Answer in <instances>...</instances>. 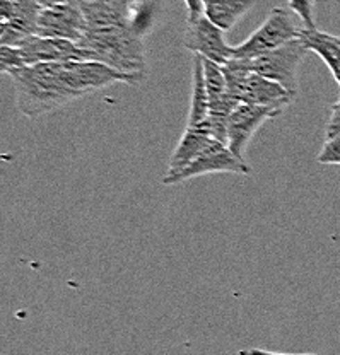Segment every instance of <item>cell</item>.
<instances>
[{
  "label": "cell",
  "instance_id": "ba28073f",
  "mask_svg": "<svg viewBox=\"0 0 340 355\" xmlns=\"http://www.w3.org/2000/svg\"><path fill=\"white\" fill-rule=\"evenodd\" d=\"M84 33L86 17L80 0H65L43 6L38 17V36L79 43L84 38Z\"/></svg>",
  "mask_w": 340,
  "mask_h": 355
},
{
  "label": "cell",
  "instance_id": "6da1fadb",
  "mask_svg": "<svg viewBox=\"0 0 340 355\" xmlns=\"http://www.w3.org/2000/svg\"><path fill=\"white\" fill-rule=\"evenodd\" d=\"M7 76L12 80L17 110L28 118L45 116L117 83L142 80L94 60L38 64L14 69Z\"/></svg>",
  "mask_w": 340,
  "mask_h": 355
},
{
  "label": "cell",
  "instance_id": "44dd1931",
  "mask_svg": "<svg viewBox=\"0 0 340 355\" xmlns=\"http://www.w3.org/2000/svg\"><path fill=\"white\" fill-rule=\"evenodd\" d=\"M239 355H316V354H279V352H271V350H264V349H248V350H241Z\"/></svg>",
  "mask_w": 340,
  "mask_h": 355
},
{
  "label": "cell",
  "instance_id": "52a82bcc",
  "mask_svg": "<svg viewBox=\"0 0 340 355\" xmlns=\"http://www.w3.org/2000/svg\"><path fill=\"white\" fill-rule=\"evenodd\" d=\"M210 173H232V175H250L251 168L248 162L239 159L231 153L226 144L212 139L209 146L202 150L187 168L171 176L162 178L164 184H176L182 181H188L192 178H198Z\"/></svg>",
  "mask_w": 340,
  "mask_h": 355
},
{
  "label": "cell",
  "instance_id": "ffe728a7",
  "mask_svg": "<svg viewBox=\"0 0 340 355\" xmlns=\"http://www.w3.org/2000/svg\"><path fill=\"white\" fill-rule=\"evenodd\" d=\"M185 6H187L188 17H195L204 14V0H183Z\"/></svg>",
  "mask_w": 340,
  "mask_h": 355
},
{
  "label": "cell",
  "instance_id": "603a6c76",
  "mask_svg": "<svg viewBox=\"0 0 340 355\" xmlns=\"http://www.w3.org/2000/svg\"><path fill=\"white\" fill-rule=\"evenodd\" d=\"M134 2H139V3H144V2H149V0H134Z\"/></svg>",
  "mask_w": 340,
  "mask_h": 355
},
{
  "label": "cell",
  "instance_id": "9a60e30c",
  "mask_svg": "<svg viewBox=\"0 0 340 355\" xmlns=\"http://www.w3.org/2000/svg\"><path fill=\"white\" fill-rule=\"evenodd\" d=\"M210 111L209 92H207L204 77V58L201 55H194V83H192L190 111H188L187 127H195L207 120Z\"/></svg>",
  "mask_w": 340,
  "mask_h": 355
},
{
  "label": "cell",
  "instance_id": "d6986e66",
  "mask_svg": "<svg viewBox=\"0 0 340 355\" xmlns=\"http://www.w3.org/2000/svg\"><path fill=\"white\" fill-rule=\"evenodd\" d=\"M325 133H327V139L339 135L340 133V98L337 103H334V105L330 106V118H328L327 121Z\"/></svg>",
  "mask_w": 340,
  "mask_h": 355
},
{
  "label": "cell",
  "instance_id": "277c9868",
  "mask_svg": "<svg viewBox=\"0 0 340 355\" xmlns=\"http://www.w3.org/2000/svg\"><path fill=\"white\" fill-rule=\"evenodd\" d=\"M223 70L228 80L229 92L239 103L272 106V108L284 111L296 99L280 84L250 70L241 58H231L226 65H223Z\"/></svg>",
  "mask_w": 340,
  "mask_h": 355
},
{
  "label": "cell",
  "instance_id": "4fadbf2b",
  "mask_svg": "<svg viewBox=\"0 0 340 355\" xmlns=\"http://www.w3.org/2000/svg\"><path fill=\"white\" fill-rule=\"evenodd\" d=\"M299 40L305 44L306 50L316 53L325 62L340 86V38L320 29L301 28Z\"/></svg>",
  "mask_w": 340,
  "mask_h": 355
},
{
  "label": "cell",
  "instance_id": "9c48e42d",
  "mask_svg": "<svg viewBox=\"0 0 340 355\" xmlns=\"http://www.w3.org/2000/svg\"><path fill=\"white\" fill-rule=\"evenodd\" d=\"M40 0H0V43L17 46L29 36L38 35Z\"/></svg>",
  "mask_w": 340,
  "mask_h": 355
},
{
  "label": "cell",
  "instance_id": "3957f363",
  "mask_svg": "<svg viewBox=\"0 0 340 355\" xmlns=\"http://www.w3.org/2000/svg\"><path fill=\"white\" fill-rule=\"evenodd\" d=\"M70 60H90V58L79 44L69 40L35 35L26 38L17 46L0 48V70L3 73L23 67Z\"/></svg>",
  "mask_w": 340,
  "mask_h": 355
},
{
  "label": "cell",
  "instance_id": "8fae6325",
  "mask_svg": "<svg viewBox=\"0 0 340 355\" xmlns=\"http://www.w3.org/2000/svg\"><path fill=\"white\" fill-rule=\"evenodd\" d=\"M280 113H282V110L272 108V106H257L239 103L238 108L232 111V114L229 116L228 123V147L231 149V153L238 155L243 161H246V147H248L250 140L253 139L255 133L265 121L279 116Z\"/></svg>",
  "mask_w": 340,
  "mask_h": 355
},
{
  "label": "cell",
  "instance_id": "30bf717a",
  "mask_svg": "<svg viewBox=\"0 0 340 355\" xmlns=\"http://www.w3.org/2000/svg\"><path fill=\"white\" fill-rule=\"evenodd\" d=\"M183 44L192 53L201 55L202 58L219 65H226L231 60L232 48H235L226 43L223 29L207 19L204 14L188 17Z\"/></svg>",
  "mask_w": 340,
  "mask_h": 355
},
{
  "label": "cell",
  "instance_id": "8992f818",
  "mask_svg": "<svg viewBox=\"0 0 340 355\" xmlns=\"http://www.w3.org/2000/svg\"><path fill=\"white\" fill-rule=\"evenodd\" d=\"M308 53L309 51L306 50L305 44L298 38L284 44V46L277 48V50L245 60V64L253 72L280 84L296 98L299 94L298 70Z\"/></svg>",
  "mask_w": 340,
  "mask_h": 355
},
{
  "label": "cell",
  "instance_id": "5b68a950",
  "mask_svg": "<svg viewBox=\"0 0 340 355\" xmlns=\"http://www.w3.org/2000/svg\"><path fill=\"white\" fill-rule=\"evenodd\" d=\"M301 28L303 26L296 24L286 9L275 7L271 10L267 19L262 22L245 42L232 48V58L250 60V58L277 50L293 40H298Z\"/></svg>",
  "mask_w": 340,
  "mask_h": 355
},
{
  "label": "cell",
  "instance_id": "7a4b0ae2",
  "mask_svg": "<svg viewBox=\"0 0 340 355\" xmlns=\"http://www.w3.org/2000/svg\"><path fill=\"white\" fill-rule=\"evenodd\" d=\"M154 16L153 6L135 22L110 28L86 29L79 46L86 51L90 60L105 64L127 76L144 79L146 73V50L144 36L151 28Z\"/></svg>",
  "mask_w": 340,
  "mask_h": 355
},
{
  "label": "cell",
  "instance_id": "5bb4252c",
  "mask_svg": "<svg viewBox=\"0 0 340 355\" xmlns=\"http://www.w3.org/2000/svg\"><path fill=\"white\" fill-rule=\"evenodd\" d=\"M253 3L255 0H204V16L226 33L253 9Z\"/></svg>",
  "mask_w": 340,
  "mask_h": 355
},
{
  "label": "cell",
  "instance_id": "ac0fdd59",
  "mask_svg": "<svg viewBox=\"0 0 340 355\" xmlns=\"http://www.w3.org/2000/svg\"><path fill=\"white\" fill-rule=\"evenodd\" d=\"M316 161L320 162V164L340 166V133L325 140L320 154L316 155Z\"/></svg>",
  "mask_w": 340,
  "mask_h": 355
},
{
  "label": "cell",
  "instance_id": "7c38bea8",
  "mask_svg": "<svg viewBox=\"0 0 340 355\" xmlns=\"http://www.w3.org/2000/svg\"><path fill=\"white\" fill-rule=\"evenodd\" d=\"M212 133H210L209 125L207 121H202L201 125H195V127H187V130L183 132L182 139H180L178 146H176L175 153H173L171 159H169L168 171L164 176H171L180 173L182 169L187 168L202 150L212 140Z\"/></svg>",
  "mask_w": 340,
  "mask_h": 355
},
{
  "label": "cell",
  "instance_id": "e0dca14e",
  "mask_svg": "<svg viewBox=\"0 0 340 355\" xmlns=\"http://www.w3.org/2000/svg\"><path fill=\"white\" fill-rule=\"evenodd\" d=\"M289 9L301 21L303 28L318 29L316 28V0H287Z\"/></svg>",
  "mask_w": 340,
  "mask_h": 355
},
{
  "label": "cell",
  "instance_id": "2e32d148",
  "mask_svg": "<svg viewBox=\"0 0 340 355\" xmlns=\"http://www.w3.org/2000/svg\"><path fill=\"white\" fill-rule=\"evenodd\" d=\"M204 77H205V86L207 92H209V101L210 105L219 103L224 96L228 94V80L224 76L223 65L216 64L204 58Z\"/></svg>",
  "mask_w": 340,
  "mask_h": 355
},
{
  "label": "cell",
  "instance_id": "7402d4cb",
  "mask_svg": "<svg viewBox=\"0 0 340 355\" xmlns=\"http://www.w3.org/2000/svg\"><path fill=\"white\" fill-rule=\"evenodd\" d=\"M43 6H50V3H58V2H65V0H40Z\"/></svg>",
  "mask_w": 340,
  "mask_h": 355
}]
</instances>
